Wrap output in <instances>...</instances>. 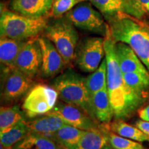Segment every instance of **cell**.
I'll list each match as a JSON object with an SVG mask.
<instances>
[{
  "label": "cell",
  "instance_id": "cell-9",
  "mask_svg": "<svg viewBox=\"0 0 149 149\" xmlns=\"http://www.w3.org/2000/svg\"><path fill=\"white\" fill-rule=\"evenodd\" d=\"M46 115H55L66 124L79 129L88 130L100 127L96 120L92 118L82 109L66 103H58L53 109Z\"/></svg>",
  "mask_w": 149,
  "mask_h": 149
},
{
  "label": "cell",
  "instance_id": "cell-2",
  "mask_svg": "<svg viewBox=\"0 0 149 149\" xmlns=\"http://www.w3.org/2000/svg\"><path fill=\"white\" fill-rule=\"evenodd\" d=\"M111 37L115 42L128 44L149 72V26L120 12L107 19Z\"/></svg>",
  "mask_w": 149,
  "mask_h": 149
},
{
  "label": "cell",
  "instance_id": "cell-10",
  "mask_svg": "<svg viewBox=\"0 0 149 149\" xmlns=\"http://www.w3.org/2000/svg\"><path fill=\"white\" fill-rule=\"evenodd\" d=\"M5 74L1 95L7 102L16 100L28 92L33 84V77L14 68Z\"/></svg>",
  "mask_w": 149,
  "mask_h": 149
},
{
  "label": "cell",
  "instance_id": "cell-5",
  "mask_svg": "<svg viewBox=\"0 0 149 149\" xmlns=\"http://www.w3.org/2000/svg\"><path fill=\"white\" fill-rule=\"evenodd\" d=\"M43 33L55 45L66 64H71L75 59L79 42V34L75 26L66 17H61L48 24Z\"/></svg>",
  "mask_w": 149,
  "mask_h": 149
},
{
  "label": "cell",
  "instance_id": "cell-8",
  "mask_svg": "<svg viewBox=\"0 0 149 149\" xmlns=\"http://www.w3.org/2000/svg\"><path fill=\"white\" fill-rule=\"evenodd\" d=\"M104 57V37H89L83 39L76 50V64L83 72H93L97 69Z\"/></svg>",
  "mask_w": 149,
  "mask_h": 149
},
{
  "label": "cell",
  "instance_id": "cell-26",
  "mask_svg": "<svg viewBox=\"0 0 149 149\" xmlns=\"http://www.w3.org/2000/svg\"><path fill=\"white\" fill-rule=\"evenodd\" d=\"M122 12L141 20L149 15V0H123Z\"/></svg>",
  "mask_w": 149,
  "mask_h": 149
},
{
  "label": "cell",
  "instance_id": "cell-16",
  "mask_svg": "<svg viewBox=\"0 0 149 149\" xmlns=\"http://www.w3.org/2000/svg\"><path fill=\"white\" fill-rule=\"evenodd\" d=\"M30 133L44 135L54 139V135L66 124L55 115H44L26 122Z\"/></svg>",
  "mask_w": 149,
  "mask_h": 149
},
{
  "label": "cell",
  "instance_id": "cell-27",
  "mask_svg": "<svg viewBox=\"0 0 149 149\" xmlns=\"http://www.w3.org/2000/svg\"><path fill=\"white\" fill-rule=\"evenodd\" d=\"M91 4L109 19L120 12H122L123 0H88Z\"/></svg>",
  "mask_w": 149,
  "mask_h": 149
},
{
  "label": "cell",
  "instance_id": "cell-13",
  "mask_svg": "<svg viewBox=\"0 0 149 149\" xmlns=\"http://www.w3.org/2000/svg\"><path fill=\"white\" fill-rule=\"evenodd\" d=\"M54 0H12L10 8L14 12L31 18L48 17Z\"/></svg>",
  "mask_w": 149,
  "mask_h": 149
},
{
  "label": "cell",
  "instance_id": "cell-32",
  "mask_svg": "<svg viewBox=\"0 0 149 149\" xmlns=\"http://www.w3.org/2000/svg\"><path fill=\"white\" fill-rule=\"evenodd\" d=\"M103 149H113L112 147L110 146V145H108V146H107L106 147H104V148Z\"/></svg>",
  "mask_w": 149,
  "mask_h": 149
},
{
  "label": "cell",
  "instance_id": "cell-28",
  "mask_svg": "<svg viewBox=\"0 0 149 149\" xmlns=\"http://www.w3.org/2000/svg\"><path fill=\"white\" fill-rule=\"evenodd\" d=\"M107 130L109 145L113 149H146L141 142L126 138L108 130L107 128Z\"/></svg>",
  "mask_w": 149,
  "mask_h": 149
},
{
  "label": "cell",
  "instance_id": "cell-14",
  "mask_svg": "<svg viewBox=\"0 0 149 149\" xmlns=\"http://www.w3.org/2000/svg\"><path fill=\"white\" fill-rule=\"evenodd\" d=\"M115 53L122 73L139 72L148 73V70L138 56L128 44L123 42H115Z\"/></svg>",
  "mask_w": 149,
  "mask_h": 149
},
{
  "label": "cell",
  "instance_id": "cell-6",
  "mask_svg": "<svg viewBox=\"0 0 149 149\" xmlns=\"http://www.w3.org/2000/svg\"><path fill=\"white\" fill-rule=\"evenodd\" d=\"M58 97V93L53 87L40 84L34 86L28 93L22 109L29 118L44 115L53 109Z\"/></svg>",
  "mask_w": 149,
  "mask_h": 149
},
{
  "label": "cell",
  "instance_id": "cell-19",
  "mask_svg": "<svg viewBox=\"0 0 149 149\" xmlns=\"http://www.w3.org/2000/svg\"><path fill=\"white\" fill-rule=\"evenodd\" d=\"M103 126L108 130L126 138L141 143L144 141L149 142V137L141 130L135 126L130 125L120 119H116L111 124H104Z\"/></svg>",
  "mask_w": 149,
  "mask_h": 149
},
{
  "label": "cell",
  "instance_id": "cell-17",
  "mask_svg": "<svg viewBox=\"0 0 149 149\" xmlns=\"http://www.w3.org/2000/svg\"><path fill=\"white\" fill-rule=\"evenodd\" d=\"M93 116L96 121L109 124L114 117L107 87L95 93L91 97Z\"/></svg>",
  "mask_w": 149,
  "mask_h": 149
},
{
  "label": "cell",
  "instance_id": "cell-1",
  "mask_svg": "<svg viewBox=\"0 0 149 149\" xmlns=\"http://www.w3.org/2000/svg\"><path fill=\"white\" fill-rule=\"evenodd\" d=\"M115 42L108 31L104 37V51L107 66V90L115 119L128 118L142 105L144 97L126 84L117 61Z\"/></svg>",
  "mask_w": 149,
  "mask_h": 149
},
{
  "label": "cell",
  "instance_id": "cell-12",
  "mask_svg": "<svg viewBox=\"0 0 149 149\" xmlns=\"http://www.w3.org/2000/svg\"><path fill=\"white\" fill-rule=\"evenodd\" d=\"M42 61L40 72L43 77H52L62 70L66 63L55 45L46 37L40 36Z\"/></svg>",
  "mask_w": 149,
  "mask_h": 149
},
{
  "label": "cell",
  "instance_id": "cell-4",
  "mask_svg": "<svg viewBox=\"0 0 149 149\" xmlns=\"http://www.w3.org/2000/svg\"><path fill=\"white\" fill-rule=\"evenodd\" d=\"M53 88L63 102L79 107L96 120L93 116L84 77L72 70H68L56 78Z\"/></svg>",
  "mask_w": 149,
  "mask_h": 149
},
{
  "label": "cell",
  "instance_id": "cell-15",
  "mask_svg": "<svg viewBox=\"0 0 149 149\" xmlns=\"http://www.w3.org/2000/svg\"><path fill=\"white\" fill-rule=\"evenodd\" d=\"M28 40H19L1 37L0 38V61L3 72L15 68L17 57Z\"/></svg>",
  "mask_w": 149,
  "mask_h": 149
},
{
  "label": "cell",
  "instance_id": "cell-11",
  "mask_svg": "<svg viewBox=\"0 0 149 149\" xmlns=\"http://www.w3.org/2000/svg\"><path fill=\"white\" fill-rule=\"evenodd\" d=\"M39 37L27 41L17 57L15 68L34 77L40 71L42 67V54Z\"/></svg>",
  "mask_w": 149,
  "mask_h": 149
},
{
  "label": "cell",
  "instance_id": "cell-23",
  "mask_svg": "<svg viewBox=\"0 0 149 149\" xmlns=\"http://www.w3.org/2000/svg\"><path fill=\"white\" fill-rule=\"evenodd\" d=\"M107 66L104 58L97 69L85 78L86 86L89 96L91 97L95 93L107 87Z\"/></svg>",
  "mask_w": 149,
  "mask_h": 149
},
{
  "label": "cell",
  "instance_id": "cell-18",
  "mask_svg": "<svg viewBox=\"0 0 149 149\" xmlns=\"http://www.w3.org/2000/svg\"><path fill=\"white\" fill-rule=\"evenodd\" d=\"M109 145L107 128L103 125L94 129L85 130L77 149H103Z\"/></svg>",
  "mask_w": 149,
  "mask_h": 149
},
{
  "label": "cell",
  "instance_id": "cell-31",
  "mask_svg": "<svg viewBox=\"0 0 149 149\" xmlns=\"http://www.w3.org/2000/svg\"><path fill=\"white\" fill-rule=\"evenodd\" d=\"M138 114L141 120L149 122V104L147 105L146 107L139 109Z\"/></svg>",
  "mask_w": 149,
  "mask_h": 149
},
{
  "label": "cell",
  "instance_id": "cell-20",
  "mask_svg": "<svg viewBox=\"0 0 149 149\" xmlns=\"http://www.w3.org/2000/svg\"><path fill=\"white\" fill-rule=\"evenodd\" d=\"M13 149H65L55 139L30 133L15 146Z\"/></svg>",
  "mask_w": 149,
  "mask_h": 149
},
{
  "label": "cell",
  "instance_id": "cell-29",
  "mask_svg": "<svg viewBox=\"0 0 149 149\" xmlns=\"http://www.w3.org/2000/svg\"><path fill=\"white\" fill-rule=\"evenodd\" d=\"M85 1L86 0H54L48 17L55 19L61 18L76 6Z\"/></svg>",
  "mask_w": 149,
  "mask_h": 149
},
{
  "label": "cell",
  "instance_id": "cell-3",
  "mask_svg": "<svg viewBox=\"0 0 149 149\" xmlns=\"http://www.w3.org/2000/svg\"><path fill=\"white\" fill-rule=\"evenodd\" d=\"M1 37L29 40L40 36L48 26L47 17L31 18L1 7Z\"/></svg>",
  "mask_w": 149,
  "mask_h": 149
},
{
  "label": "cell",
  "instance_id": "cell-22",
  "mask_svg": "<svg viewBox=\"0 0 149 149\" xmlns=\"http://www.w3.org/2000/svg\"><path fill=\"white\" fill-rule=\"evenodd\" d=\"M85 130L66 124L57 130L54 139L65 149H77Z\"/></svg>",
  "mask_w": 149,
  "mask_h": 149
},
{
  "label": "cell",
  "instance_id": "cell-7",
  "mask_svg": "<svg viewBox=\"0 0 149 149\" xmlns=\"http://www.w3.org/2000/svg\"><path fill=\"white\" fill-rule=\"evenodd\" d=\"M65 17L77 29L106 36L109 25L100 12L90 2H81L65 15Z\"/></svg>",
  "mask_w": 149,
  "mask_h": 149
},
{
  "label": "cell",
  "instance_id": "cell-24",
  "mask_svg": "<svg viewBox=\"0 0 149 149\" xmlns=\"http://www.w3.org/2000/svg\"><path fill=\"white\" fill-rule=\"evenodd\" d=\"M24 113L17 106L1 107L0 109V133L13 127L24 121Z\"/></svg>",
  "mask_w": 149,
  "mask_h": 149
},
{
  "label": "cell",
  "instance_id": "cell-25",
  "mask_svg": "<svg viewBox=\"0 0 149 149\" xmlns=\"http://www.w3.org/2000/svg\"><path fill=\"white\" fill-rule=\"evenodd\" d=\"M123 77L128 87L145 97L149 91V72H128L123 74Z\"/></svg>",
  "mask_w": 149,
  "mask_h": 149
},
{
  "label": "cell",
  "instance_id": "cell-21",
  "mask_svg": "<svg viewBox=\"0 0 149 149\" xmlns=\"http://www.w3.org/2000/svg\"><path fill=\"white\" fill-rule=\"evenodd\" d=\"M30 134L26 121H22L10 129L0 133L1 149H13L17 143Z\"/></svg>",
  "mask_w": 149,
  "mask_h": 149
},
{
  "label": "cell",
  "instance_id": "cell-30",
  "mask_svg": "<svg viewBox=\"0 0 149 149\" xmlns=\"http://www.w3.org/2000/svg\"><path fill=\"white\" fill-rule=\"evenodd\" d=\"M135 126L137 127L139 130H141L144 134L149 137V122L144 121L142 120H139L136 121Z\"/></svg>",
  "mask_w": 149,
  "mask_h": 149
}]
</instances>
